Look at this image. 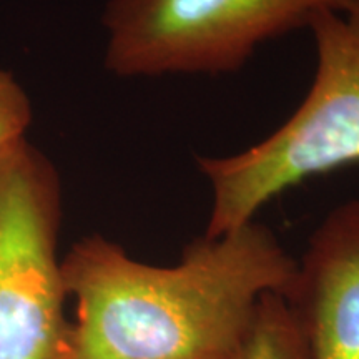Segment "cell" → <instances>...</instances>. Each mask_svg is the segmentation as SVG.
<instances>
[{
    "label": "cell",
    "instance_id": "3",
    "mask_svg": "<svg viewBox=\"0 0 359 359\" xmlns=\"http://www.w3.org/2000/svg\"><path fill=\"white\" fill-rule=\"evenodd\" d=\"M354 0H109L105 69L120 79L222 75L259 45L308 29L316 13Z\"/></svg>",
    "mask_w": 359,
    "mask_h": 359
},
{
    "label": "cell",
    "instance_id": "6",
    "mask_svg": "<svg viewBox=\"0 0 359 359\" xmlns=\"http://www.w3.org/2000/svg\"><path fill=\"white\" fill-rule=\"evenodd\" d=\"M236 359H309L306 343L281 294L262 296Z\"/></svg>",
    "mask_w": 359,
    "mask_h": 359
},
{
    "label": "cell",
    "instance_id": "4",
    "mask_svg": "<svg viewBox=\"0 0 359 359\" xmlns=\"http://www.w3.org/2000/svg\"><path fill=\"white\" fill-rule=\"evenodd\" d=\"M62 182L20 140L0 155V359H70L58 233Z\"/></svg>",
    "mask_w": 359,
    "mask_h": 359
},
{
    "label": "cell",
    "instance_id": "7",
    "mask_svg": "<svg viewBox=\"0 0 359 359\" xmlns=\"http://www.w3.org/2000/svg\"><path fill=\"white\" fill-rule=\"evenodd\" d=\"M34 118L32 102L11 72L0 69V155L25 140Z\"/></svg>",
    "mask_w": 359,
    "mask_h": 359
},
{
    "label": "cell",
    "instance_id": "2",
    "mask_svg": "<svg viewBox=\"0 0 359 359\" xmlns=\"http://www.w3.org/2000/svg\"><path fill=\"white\" fill-rule=\"evenodd\" d=\"M308 30L316 70L290 118L240 154L195 158L212 191L206 238L253 222L268 201L308 178L359 163V0L346 12L316 13Z\"/></svg>",
    "mask_w": 359,
    "mask_h": 359
},
{
    "label": "cell",
    "instance_id": "1",
    "mask_svg": "<svg viewBox=\"0 0 359 359\" xmlns=\"http://www.w3.org/2000/svg\"><path fill=\"white\" fill-rule=\"evenodd\" d=\"M296 259L257 219L201 235L173 266L88 235L62 258L75 302L70 359H236L263 294H283Z\"/></svg>",
    "mask_w": 359,
    "mask_h": 359
},
{
    "label": "cell",
    "instance_id": "5",
    "mask_svg": "<svg viewBox=\"0 0 359 359\" xmlns=\"http://www.w3.org/2000/svg\"><path fill=\"white\" fill-rule=\"evenodd\" d=\"M281 296L309 359H359V200L318 224Z\"/></svg>",
    "mask_w": 359,
    "mask_h": 359
}]
</instances>
